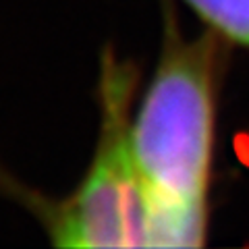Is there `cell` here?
Instances as JSON below:
<instances>
[{"mask_svg":"<svg viewBox=\"0 0 249 249\" xmlns=\"http://www.w3.org/2000/svg\"><path fill=\"white\" fill-rule=\"evenodd\" d=\"M131 67L106 54L100 79L102 127L89 170L73 196L42 212L54 245L147 247L145 187L131 150Z\"/></svg>","mask_w":249,"mask_h":249,"instance_id":"cell-2","label":"cell"},{"mask_svg":"<svg viewBox=\"0 0 249 249\" xmlns=\"http://www.w3.org/2000/svg\"><path fill=\"white\" fill-rule=\"evenodd\" d=\"M224 37L249 46V0H185Z\"/></svg>","mask_w":249,"mask_h":249,"instance_id":"cell-3","label":"cell"},{"mask_svg":"<svg viewBox=\"0 0 249 249\" xmlns=\"http://www.w3.org/2000/svg\"><path fill=\"white\" fill-rule=\"evenodd\" d=\"M131 150L145 206L206 210L214 150V48L170 37L131 123Z\"/></svg>","mask_w":249,"mask_h":249,"instance_id":"cell-1","label":"cell"}]
</instances>
